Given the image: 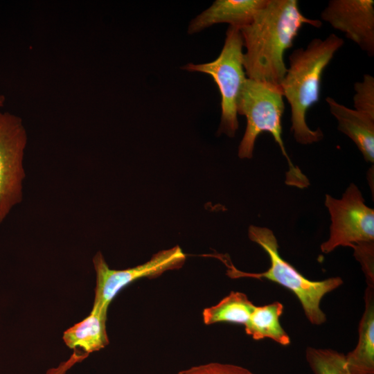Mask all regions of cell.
Instances as JSON below:
<instances>
[{
	"label": "cell",
	"instance_id": "1",
	"mask_svg": "<svg viewBox=\"0 0 374 374\" xmlns=\"http://www.w3.org/2000/svg\"><path fill=\"white\" fill-rule=\"evenodd\" d=\"M305 24L319 28L322 23L304 16L297 0H267L240 29L247 78L280 86L287 71L284 54Z\"/></svg>",
	"mask_w": 374,
	"mask_h": 374
},
{
	"label": "cell",
	"instance_id": "2",
	"mask_svg": "<svg viewBox=\"0 0 374 374\" xmlns=\"http://www.w3.org/2000/svg\"><path fill=\"white\" fill-rule=\"evenodd\" d=\"M344 44L342 38L332 33L324 39H313L289 57V67L280 87L290 105L291 131L300 144L317 143L323 137L320 128L312 130L308 127L306 114L318 103L323 73Z\"/></svg>",
	"mask_w": 374,
	"mask_h": 374
},
{
	"label": "cell",
	"instance_id": "3",
	"mask_svg": "<svg viewBox=\"0 0 374 374\" xmlns=\"http://www.w3.org/2000/svg\"><path fill=\"white\" fill-rule=\"evenodd\" d=\"M283 98L279 85L247 78L237 105L238 114L244 115L247 119L246 130L238 147V155L240 159H251L258 135L264 132L270 133L288 163L285 184L302 189L310 186V181L292 162L282 138Z\"/></svg>",
	"mask_w": 374,
	"mask_h": 374
},
{
	"label": "cell",
	"instance_id": "4",
	"mask_svg": "<svg viewBox=\"0 0 374 374\" xmlns=\"http://www.w3.org/2000/svg\"><path fill=\"white\" fill-rule=\"evenodd\" d=\"M248 236L267 254L269 267L263 272L247 273L231 265L227 274L232 278L265 279L281 285L296 296L305 316L312 324L320 326L324 323L327 317L321 308V301L326 294L344 283L342 278L335 276L322 280H311L305 277L280 256L277 239L269 228L251 225L248 229Z\"/></svg>",
	"mask_w": 374,
	"mask_h": 374
},
{
	"label": "cell",
	"instance_id": "5",
	"mask_svg": "<svg viewBox=\"0 0 374 374\" xmlns=\"http://www.w3.org/2000/svg\"><path fill=\"white\" fill-rule=\"evenodd\" d=\"M243 41L240 28L229 26L222 49L213 61L188 63L182 69L206 73L213 79L221 96V118L218 132L233 137L239 127L237 105L247 79L243 65Z\"/></svg>",
	"mask_w": 374,
	"mask_h": 374
},
{
	"label": "cell",
	"instance_id": "6",
	"mask_svg": "<svg viewBox=\"0 0 374 374\" xmlns=\"http://www.w3.org/2000/svg\"><path fill=\"white\" fill-rule=\"evenodd\" d=\"M324 204L331 224L329 238L320 246L323 253L339 247L374 241V210L365 204L357 185L351 183L340 199L326 194Z\"/></svg>",
	"mask_w": 374,
	"mask_h": 374
},
{
	"label": "cell",
	"instance_id": "7",
	"mask_svg": "<svg viewBox=\"0 0 374 374\" xmlns=\"http://www.w3.org/2000/svg\"><path fill=\"white\" fill-rule=\"evenodd\" d=\"M27 139L21 118L0 112V224L23 199Z\"/></svg>",
	"mask_w": 374,
	"mask_h": 374
},
{
	"label": "cell",
	"instance_id": "8",
	"mask_svg": "<svg viewBox=\"0 0 374 374\" xmlns=\"http://www.w3.org/2000/svg\"><path fill=\"white\" fill-rule=\"evenodd\" d=\"M186 258L177 245L156 253L143 264L118 270L109 268L103 253L97 252L92 260L96 279L93 308L107 312L112 301L125 287L141 278H154L166 271L179 269Z\"/></svg>",
	"mask_w": 374,
	"mask_h": 374
},
{
	"label": "cell",
	"instance_id": "9",
	"mask_svg": "<svg viewBox=\"0 0 374 374\" xmlns=\"http://www.w3.org/2000/svg\"><path fill=\"white\" fill-rule=\"evenodd\" d=\"M321 18L373 56V0H331L321 12Z\"/></svg>",
	"mask_w": 374,
	"mask_h": 374
},
{
	"label": "cell",
	"instance_id": "10",
	"mask_svg": "<svg viewBox=\"0 0 374 374\" xmlns=\"http://www.w3.org/2000/svg\"><path fill=\"white\" fill-rule=\"evenodd\" d=\"M267 0H216L191 20L189 34L199 33L215 24L226 23L242 28L248 25Z\"/></svg>",
	"mask_w": 374,
	"mask_h": 374
},
{
	"label": "cell",
	"instance_id": "11",
	"mask_svg": "<svg viewBox=\"0 0 374 374\" xmlns=\"http://www.w3.org/2000/svg\"><path fill=\"white\" fill-rule=\"evenodd\" d=\"M326 101L337 121V129L349 137L366 161L374 162V118L337 103L331 97Z\"/></svg>",
	"mask_w": 374,
	"mask_h": 374
},
{
	"label": "cell",
	"instance_id": "12",
	"mask_svg": "<svg viewBox=\"0 0 374 374\" xmlns=\"http://www.w3.org/2000/svg\"><path fill=\"white\" fill-rule=\"evenodd\" d=\"M346 360L352 374H374V286L366 288L357 344Z\"/></svg>",
	"mask_w": 374,
	"mask_h": 374
},
{
	"label": "cell",
	"instance_id": "13",
	"mask_svg": "<svg viewBox=\"0 0 374 374\" xmlns=\"http://www.w3.org/2000/svg\"><path fill=\"white\" fill-rule=\"evenodd\" d=\"M107 312L92 308L83 320L68 328L63 333V341L74 351L89 354L100 350L109 344L106 330Z\"/></svg>",
	"mask_w": 374,
	"mask_h": 374
},
{
	"label": "cell",
	"instance_id": "14",
	"mask_svg": "<svg viewBox=\"0 0 374 374\" xmlns=\"http://www.w3.org/2000/svg\"><path fill=\"white\" fill-rule=\"evenodd\" d=\"M284 305L279 301L255 306L244 325L245 332L255 340L270 339L282 346H288L290 337L280 323Z\"/></svg>",
	"mask_w": 374,
	"mask_h": 374
},
{
	"label": "cell",
	"instance_id": "15",
	"mask_svg": "<svg viewBox=\"0 0 374 374\" xmlns=\"http://www.w3.org/2000/svg\"><path fill=\"white\" fill-rule=\"evenodd\" d=\"M255 306L244 293L231 292L216 305L204 309L203 321L206 325L226 322L244 326Z\"/></svg>",
	"mask_w": 374,
	"mask_h": 374
},
{
	"label": "cell",
	"instance_id": "16",
	"mask_svg": "<svg viewBox=\"0 0 374 374\" xmlns=\"http://www.w3.org/2000/svg\"><path fill=\"white\" fill-rule=\"evenodd\" d=\"M305 359L314 374H352L346 355L335 350L308 347Z\"/></svg>",
	"mask_w": 374,
	"mask_h": 374
},
{
	"label": "cell",
	"instance_id": "17",
	"mask_svg": "<svg viewBox=\"0 0 374 374\" xmlns=\"http://www.w3.org/2000/svg\"><path fill=\"white\" fill-rule=\"evenodd\" d=\"M353 96L355 109L374 118V78L364 74L361 82L354 84Z\"/></svg>",
	"mask_w": 374,
	"mask_h": 374
},
{
	"label": "cell",
	"instance_id": "18",
	"mask_svg": "<svg viewBox=\"0 0 374 374\" xmlns=\"http://www.w3.org/2000/svg\"><path fill=\"white\" fill-rule=\"evenodd\" d=\"M354 256L362 266L368 286H374V241L354 244Z\"/></svg>",
	"mask_w": 374,
	"mask_h": 374
},
{
	"label": "cell",
	"instance_id": "19",
	"mask_svg": "<svg viewBox=\"0 0 374 374\" xmlns=\"http://www.w3.org/2000/svg\"><path fill=\"white\" fill-rule=\"evenodd\" d=\"M177 374H255L251 371L240 366L211 362L205 364L192 366L179 371Z\"/></svg>",
	"mask_w": 374,
	"mask_h": 374
},
{
	"label": "cell",
	"instance_id": "20",
	"mask_svg": "<svg viewBox=\"0 0 374 374\" xmlns=\"http://www.w3.org/2000/svg\"><path fill=\"white\" fill-rule=\"evenodd\" d=\"M88 355L86 353L74 351L68 359L62 362L56 367L49 368L45 374H66L75 364L84 360Z\"/></svg>",
	"mask_w": 374,
	"mask_h": 374
},
{
	"label": "cell",
	"instance_id": "21",
	"mask_svg": "<svg viewBox=\"0 0 374 374\" xmlns=\"http://www.w3.org/2000/svg\"><path fill=\"white\" fill-rule=\"evenodd\" d=\"M5 103V97L3 96L0 95V107L3 106Z\"/></svg>",
	"mask_w": 374,
	"mask_h": 374
}]
</instances>
